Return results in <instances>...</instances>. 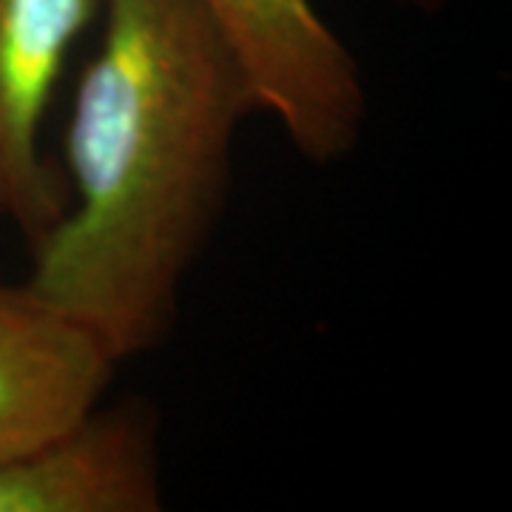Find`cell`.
Returning <instances> with one entry per match:
<instances>
[{
    "instance_id": "1",
    "label": "cell",
    "mask_w": 512,
    "mask_h": 512,
    "mask_svg": "<svg viewBox=\"0 0 512 512\" xmlns=\"http://www.w3.org/2000/svg\"><path fill=\"white\" fill-rule=\"evenodd\" d=\"M100 12L66 128L69 208L32 245L29 285L123 365L177 325L256 103L202 0H103Z\"/></svg>"
},
{
    "instance_id": "2",
    "label": "cell",
    "mask_w": 512,
    "mask_h": 512,
    "mask_svg": "<svg viewBox=\"0 0 512 512\" xmlns=\"http://www.w3.org/2000/svg\"><path fill=\"white\" fill-rule=\"evenodd\" d=\"M237 55L256 111L308 163L345 160L367 123L362 69L313 0H202Z\"/></svg>"
},
{
    "instance_id": "3",
    "label": "cell",
    "mask_w": 512,
    "mask_h": 512,
    "mask_svg": "<svg viewBox=\"0 0 512 512\" xmlns=\"http://www.w3.org/2000/svg\"><path fill=\"white\" fill-rule=\"evenodd\" d=\"M103 0H0V225L35 245L69 208L40 128L69 52Z\"/></svg>"
},
{
    "instance_id": "4",
    "label": "cell",
    "mask_w": 512,
    "mask_h": 512,
    "mask_svg": "<svg viewBox=\"0 0 512 512\" xmlns=\"http://www.w3.org/2000/svg\"><path fill=\"white\" fill-rule=\"evenodd\" d=\"M120 362L55 299L0 285V461L15 458L103 402Z\"/></svg>"
},
{
    "instance_id": "5",
    "label": "cell",
    "mask_w": 512,
    "mask_h": 512,
    "mask_svg": "<svg viewBox=\"0 0 512 512\" xmlns=\"http://www.w3.org/2000/svg\"><path fill=\"white\" fill-rule=\"evenodd\" d=\"M157 510L160 427L140 399L97 404L55 439L0 461V512Z\"/></svg>"
}]
</instances>
